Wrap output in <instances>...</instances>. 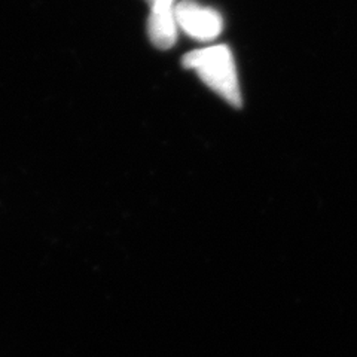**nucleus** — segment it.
<instances>
[{"label":"nucleus","instance_id":"f03ea898","mask_svg":"<svg viewBox=\"0 0 357 357\" xmlns=\"http://www.w3.org/2000/svg\"><path fill=\"white\" fill-rule=\"evenodd\" d=\"M176 26L201 42L216 39L223 29V20L218 10L195 2H181L174 6Z\"/></svg>","mask_w":357,"mask_h":357},{"label":"nucleus","instance_id":"7ed1b4c3","mask_svg":"<svg viewBox=\"0 0 357 357\" xmlns=\"http://www.w3.org/2000/svg\"><path fill=\"white\" fill-rule=\"evenodd\" d=\"M151 6L149 36L158 48H172L177 36L174 0H151Z\"/></svg>","mask_w":357,"mask_h":357},{"label":"nucleus","instance_id":"f257e3e1","mask_svg":"<svg viewBox=\"0 0 357 357\" xmlns=\"http://www.w3.org/2000/svg\"><path fill=\"white\" fill-rule=\"evenodd\" d=\"M183 66L186 69L195 70L203 82L229 105L234 107L241 106L236 61L225 45H215L189 52L183 57Z\"/></svg>","mask_w":357,"mask_h":357}]
</instances>
